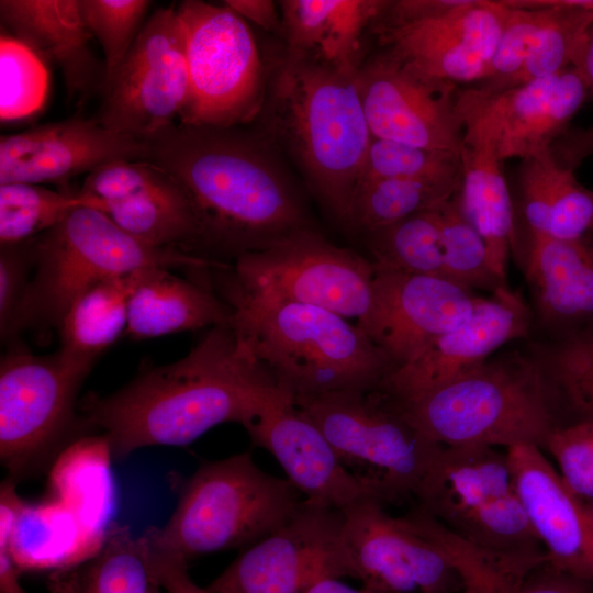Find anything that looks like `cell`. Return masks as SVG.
<instances>
[{"mask_svg": "<svg viewBox=\"0 0 593 593\" xmlns=\"http://www.w3.org/2000/svg\"><path fill=\"white\" fill-rule=\"evenodd\" d=\"M293 398L244 350L230 325L208 328L181 359L147 369L119 390L89 394L79 414L115 460L153 446H184L223 423L246 428Z\"/></svg>", "mask_w": 593, "mask_h": 593, "instance_id": "obj_1", "label": "cell"}, {"mask_svg": "<svg viewBox=\"0 0 593 593\" xmlns=\"http://www.w3.org/2000/svg\"><path fill=\"white\" fill-rule=\"evenodd\" d=\"M145 142L146 160L168 171L190 200L201 257L228 264L313 228L260 141L238 126L175 122Z\"/></svg>", "mask_w": 593, "mask_h": 593, "instance_id": "obj_2", "label": "cell"}, {"mask_svg": "<svg viewBox=\"0 0 593 593\" xmlns=\"http://www.w3.org/2000/svg\"><path fill=\"white\" fill-rule=\"evenodd\" d=\"M238 344L293 399L377 389L394 369L355 323L313 305L214 289Z\"/></svg>", "mask_w": 593, "mask_h": 593, "instance_id": "obj_3", "label": "cell"}, {"mask_svg": "<svg viewBox=\"0 0 593 593\" xmlns=\"http://www.w3.org/2000/svg\"><path fill=\"white\" fill-rule=\"evenodd\" d=\"M356 75L287 55L271 107L273 131L322 203L345 223L373 137Z\"/></svg>", "mask_w": 593, "mask_h": 593, "instance_id": "obj_4", "label": "cell"}, {"mask_svg": "<svg viewBox=\"0 0 593 593\" xmlns=\"http://www.w3.org/2000/svg\"><path fill=\"white\" fill-rule=\"evenodd\" d=\"M550 392L542 368L514 356L488 360L414 399L392 401L411 426L443 447L542 449L559 427Z\"/></svg>", "mask_w": 593, "mask_h": 593, "instance_id": "obj_5", "label": "cell"}, {"mask_svg": "<svg viewBox=\"0 0 593 593\" xmlns=\"http://www.w3.org/2000/svg\"><path fill=\"white\" fill-rule=\"evenodd\" d=\"M304 499L249 452L204 461L184 483L163 527L144 536L156 551L187 564L200 556L251 546L286 524Z\"/></svg>", "mask_w": 593, "mask_h": 593, "instance_id": "obj_6", "label": "cell"}, {"mask_svg": "<svg viewBox=\"0 0 593 593\" xmlns=\"http://www.w3.org/2000/svg\"><path fill=\"white\" fill-rule=\"evenodd\" d=\"M30 242L33 272L18 317V336L25 329L58 331L74 302L105 279L153 267L199 272L221 265L148 246L86 205Z\"/></svg>", "mask_w": 593, "mask_h": 593, "instance_id": "obj_7", "label": "cell"}, {"mask_svg": "<svg viewBox=\"0 0 593 593\" xmlns=\"http://www.w3.org/2000/svg\"><path fill=\"white\" fill-rule=\"evenodd\" d=\"M97 358L63 348L35 355L22 345L0 362V459L15 483L43 470L90 435L77 413Z\"/></svg>", "mask_w": 593, "mask_h": 593, "instance_id": "obj_8", "label": "cell"}, {"mask_svg": "<svg viewBox=\"0 0 593 593\" xmlns=\"http://www.w3.org/2000/svg\"><path fill=\"white\" fill-rule=\"evenodd\" d=\"M340 462L381 502L416 501L443 446L411 426L379 389L294 399Z\"/></svg>", "mask_w": 593, "mask_h": 593, "instance_id": "obj_9", "label": "cell"}, {"mask_svg": "<svg viewBox=\"0 0 593 593\" xmlns=\"http://www.w3.org/2000/svg\"><path fill=\"white\" fill-rule=\"evenodd\" d=\"M416 503L482 548L516 556L546 555L516 492L506 450L441 447Z\"/></svg>", "mask_w": 593, "mask_h": 593, "instance_id": "obj_10", "label": "cell"}, {"mask_svg": "<svg viewBox=\"0 0 593 593\" xmlns=\"http://www.w3.org/2000/svg\"><path fill=\"white\" fill-rule=\"evenodd\" d=\"M213 289L307 304L360 322L372 303L371 260L313 228L211 269Z\"/></svg>", "mask_w": 593, "mask_h": 593, "instance_id": "obj_11", "label": "cell"}, {"mask_svg": "<svg viewBox=\"0 0 593 593\" xmlns=\"http://www.w3.org/2000/svg\"><path fill=\"white\" fill-rule=\"evenodd\" d=\"M176 7L189 76L178 122L215 127L249 122L262 102V69L247 23L225 3L184 0Z\"/></svg>", "mask_w": 593, "mask_h": 593, "instance_id": "obj_12", "label": "cell"}, {"mask_svg": "<svg viewBox=\"0 0 593 593\" xmlns=\"http://www.w3.org/2000/svg\"><path fill=\"white\" fill-rule=\"evenodd\" d=\"M103 91L97 119L116 132L145 139L179 121L189 76L176 5L150 15Z\"/></svg>", "mask_w": 593, "mask_h": 593, "instance_id": "obj_13", "label": "cell"}, {"mask_svg": "<svg viewBox=\"0 0 593 593\" xmlns=\"http://www.w3.org/2000/svg\"><path fill=\"white\" fill-rule=\"evenodd\" d=\"M344 513L307 503L280 528L249 546L209 593H306L325 579L354 578L343 539Z\"/></svg>", "mask_w": 593, "mask_h": 593, "instance_id": "obj_14", "label": "cell"}, {"mask_svg": "<svg viewBox=\"0 0 593 593\" xmlns=\"http://www.w3.org/2000/svg\"><path fill=\"white\" fill-rule=\"evenodd\" d=\"M343 539L354 578L374 593H465L444 552L404 516L367 497L344 512Z\"/></svg>", "mask_w": 593, "mask_h": 593, "instance_id": "obj_15", "label": "cell"}, {"mask_svg": "<svg viewBox=\"0 0 593 593\" xmlns=\"http://www.w3.org/2000/svg\"><path fill=\"white\" fill-rule=\"evenodd\" d=\"M588 96L582 74L572 66L500 92L459 90L457 104L463 132L490 139L504 161L549 149Z\"/></svg>", "mask_w": 593, "mask_h": 593, "instance_id": "obj_16", "label": "cell"}, {"mask_svg": "<svg viewBox=\"0 0 593 593\" xmlns=\"http://www.w3.org/2000/svg\"><path fill=\"white\" fill-rule=\"evenodd\" d=\"M78 192L142 243L201 257L200 227L190 200L160 166L148 160L112 161L88 174Z\"/></svg>", "mask_w": 593, "mask_h": 593, "instance_id": "obj_17", "label": "cell"}, {"mask_svg": "<svg viewBox=\"0 0 593 593\" xmlns=\"http://www.w3.org/2000/svg\"><path fill=\"white\" fill-rule=\"evenodd\" d=\"M356 83L373 137L460 155L457 85L426 79L385 52L359 67Z\"/></svg>", "mask_w": 593, "mask_h": 593, "instance_id": "obj_18", "label": "cell"}, {"mask_svg": "<svg viewBox=\"0 0 593 593\" xmlns=\"http://www.w3.org/2000/svg\"><path fill=\"white\" fill-rule=\"evenodd\" d=\"M506 13L502 0H460L439 14L376 26V32L385 53L419 76L454 85L478 83L488 72Z\"/></svg>", "mask_w": 593, "mask_h": 593, "instance_id": "obj_19", "label": "cell"}, {"mask_svg": "<svg viewBox=\"0 0 593 593\" xmlns=\"http://www.w3.org/2000/svg\"><path fill=\"white\" fill-rule=\"evenodd\" d=\"M373 268L372 303L357 325L394 368L466 322L480 299L472 290L441 276L410 273L374 264Z\"/></svg>", "mask_w": 593, "mask_h": 593, "instance_id": "obj_20", "label": "cell"}, {"mask_svg": "<svg viewBox=\"0 0 593 593\" xmlns=\"http://www.w3.org/2000/svg\"><path fill=\"white\" fill-rule=\"evenodd\" d=\"M145 139L72 118L0 138V184L64 183L116 160H146Z\"/></svg>", "mask_w": 593, "mask_h": 593, "instance_id": "obj_21", "label": "cell"}, {"mask_svg": "<svg viewBox=\"0 0 593 593\" xmlns=\"http://www.w3.org/2000/svg\"><path fill=\"white\" fill-rule=\"evenodd\" d=\"M530 313L508 287L480 298L472 315L412 360L394 368L377 388L404 402L436 389L488 361L505 343L527 334Z\"/></svg>", "mask_w": 593, "mask_h": 593, "instance_id": "obj_22", "label": "cell"}, {"mask_svg": "<svg viewBox=\"0 0 593 593\" xmlns=\"http://www.w3.org/2000/svg\"><path fill=\"white\" fill-rule=\"evenodd\" d=\"M514 484L548 562L593 584V519L586 504L563 482L534 445L506 449Z\"/></svg>", "mask_w": 593, "mask_h": 593, "instance_id": "obj_23", "label": "cell"}, {"mask_svg": "<svg viewBox=\"0 0 593 593\" xmlns=\"http://www.w3.org/2000/svg\"><path fill=\"white\" fill-rule=\"evenodd\" d=\"M245 429L255 446L278 460L307 503L344 512L372 497L344 467L320 428L298 409L293 398L272 404Z\"/></svg>", "mask_w": 593, "mask_h": 593, "instance_id": "obj_24", "label": "cell"}, {"mask_svg": "<svg viewBox=\"0 0 593 593\" xmlns=\"http://www.w3.org/2000/svg\"><path fill=\"white\" fill-rule=\"evenodd\" d=\"M0 21L8 35L60 69L69 98L85 97L99 83L79 0H1Z\"/></svg>", "mask_w": 593, "mask_h": 593, "instance_id": "obj_25", "label": "cell"}, {"mask_svg": "<svg viewBox=\"0 0 593 593\" xmlns=\"http://www.w3.org/2000/svg\"><path fill=\"white\" fill-rule=\"evenodd\" d=\"M385 4L379 0L281 1L288 55L356 75L362 33Z\"/></svg>", "mask_w": 593, "mask_h": 593, "instance_id": "obj_26", "label": "cell"}, {"mask_svg": "<svg viewBox=\"0 0 593 593\" xmlns=\"http://www.w3.org/2000/svg\"><path fill=\"white\" fill-rule=\"evenodd\" d=\"M231 310L210 280L183 279L170 268L146 269L134 290L124 335L134 339L228 325Z\"/></svg>", "mask_w": 593, "mask_h": 593, "instance_id": "obj_27", "label": "cell"}, {"mask_svg": "<svg viewBox=\"0 0 593 593\" xmlns=\"http://www.w3.org/2000/svg\"><path fill=\"white\" fill-rule=\"evenodd\" d=\"M460 160V208L483 238L492 270L506 281L507 257L514 244V222L503 160L490 139L472 132H463Z\"/></svg>", "mask_w": 593, "mask_h": 593, "instance_id": "obj_28", "label": "cell"}, {"mask_svg": "<svg viewBox=\"0 0 593 593\" xmlns=\"http://www.w3.org/2000/svg\"><path fill=\"white\" fill-rule=\"evenodd\" d=\"M527 279L542 318L570 323L593 316V236H530Z\"/></svg>", "mask_w": 593, "mask_h": 593, "instance_id": "obj_29", "label": "cell"}, {"mask_svg": "<svg viewBox=\"0 0 593 593\" xmlns=\"http://www.w3.org/2000/svg\"><path fill=\"white\" fill-rule=\"evenodd\" d=\"M56 593H167L154 568L143 535L112 524L101 544L79 563L55 574Z\"/></svg>", "mask_w": 593, "mask_h": 593, "instance_id": "obj_30", "label": "cell"}, {"mask_svg": "<svg viewBox=\"0 0 593 593\" xmlns=\"http://www.w3.org/2000/svg\"><path fill=\"white\" fill-rule=\"evenodd\" d=\"M146 269L105 279L79 296L58 328L60 348L98 358L124 334L131 296Z\"/></svg>", "mask_w": 593, "mask_h": 593, "instance_id": "obj_31", "label": "cell"}, {"mask_svg": "<svg viewBox=\"0 0 593 593\" xmlns=\"http://www.w3.org/2000/svg\"><path fill=\"white\" fill-rule=\"evenodd\" d=\"M461 176L460 167L428 177L361 182L353 201L348 224L369 233L435 209L459 191Z\"/></svg>", "mask_w": 593, "mask_h": 593, "instance_id": "obj_32", "label": "cell"}, {"mask_svg": "<svg viewBox=\"0 0 593 593\" xmlns=\"http://www.w3.org/2000/svg\"><path fill=\"white\" fill-rule=\"evenodd\" d=\"M367 234L374 265L410 273L444 277L439 206Z\"/></svg>", "mask_w": 593, "mask_h": 593, "instance_id": "obj_33", "label": "cell"}, {"mask_svg": "<svg viewBox=\"0 0 593 593\" xmlns=\"http://www.w3.org/2000/svg\"><path fill=\"white\" fill-rule=\"evenodd\" d=\"M80 205L90 206L79 192L20 182L0 184V246L20 245L38 237Z\"/></svg>", "mask_w": 593, "mask_h": 593, "instance_id": "obj_34", "label": "cell"}, {"mask_svg": "<svg viewBox=\"0 0 593 593\" xmlns=\"http://www.w3.org/2000/svg\"><path fill=\"white\" fill-rule=\"evenodd\" d=\"M592 24L593 0H557L551 20L510 88L574 67Z\"/></svg>", "mask_w": 593, "mask_h": 593, "instance_id": "obj_35", "label": "cell"}, {"mask_svg": "<svg viewBox=\"0 0 593 593\" xmlns=\"http://www.w3.org/2000/svg\"><path fill=\"white\" fill-rule=\"evenodd\" d=\"M502 1L507 7L502 33L486 75L474 86L488 92L511 87L557 7V0Z\"/></svg>", "mask_w": 593, "mask_h": 593, "instance_id": "obj_36", "label": "cell"}, {"mask_svg": "<svg viewBox=\"0 0 593 593\" xmlns=\"http://www.w3.org/2000/svg\"><path fill=\"white\" fill-rule=\"evenodd\" d=\"M459 192V191H458ZM458 192L439 205L444 277L470 290L507 287L491 268L483 238L465 216Z\"/></svg>", "mask_w": 593, "mask_h": 593, "instance_id": "obj_37", "label": "cell"}, {"mask_svg": "<svg viewBox=\"0 0 593 593\" xmlns=\"http://www.w3.org/2000/svg\"><path fill=\"white\" fill-rule=\"evenodd\" d=\"M48 74L44 60L22 42L1 33L0 118L9 122L26 118L44 104Z\"/></svg>", "mask_w": 593, "mask_h": 593, "instance_id": "obj_38", "label": "cell"}, {"mask_svg": "<svg viewBox=\"0 0 593 593\" xmlns=\"http://www.w3.org/2000/svg\"><path fill=\"white\" fill-rule=\"evenodd\" d=\"M150 5L147 0H79L82 19L103 51L104 82L131 49Z\"/></svg>", "mask_w": 593, "mask_h": 593, "instance_id": "obj_39", "label": "cell"}, {"mask_svg": "<svg viewBox=\"0 0 593 593\" xmlns=\"http://www.w3.org/2000/svg\"><path fill=\"white\" fill-rule=\"evenodd\" d=\"M460 167L459 154L372 137L359 184L379 179L428 177Z\"/></svg>", "mask_w": 593, "mask_h": 593, "instance_id": "obj_40", "label": "cell"}, {"mask_svg": "<svg viewBox=\"0 0 593 593\" xmlns=\"http://www.w3.org/2000/svg\"><path fill=\"white\" fill-rule=\"evenodd\" d=\"M552 383L579 421L593 422V329L569 338L551 358Z\"/></svg>", "mask_w": 593, "mask_h": 593, "instance_id": "obj_41", "label": "cell"}, {"mask_svg": "<svg viewBox=\"0 0 593 593\" xmlns=\"http://www.w3.org/2000/svg\"><path fill=\"white\" fill-rule=\"evenodd\" d=\"M545 449L558 465L567 486L584 502L593 500V422L557 427Z\"/></svg>", "mask_w": 593, "mask_h": 593, "instance_id": "obj_42", "label": "cell"}, {"mask_svg": "<svg viewBox=\"0 0 593 593\" xmlns=\"http://www.w3.org/2000/svg\"><path fill=\"white\" fill-rule=\"evenodd\" d=\"M574 169L560 164L550 209L548 236L577 239L593 233V190L580 184Z\"/></svg>", "mask_w": 593, "mask_h": 593, "instance_id": "obj_43", "label": "cell"}, {"mask_svg": "<svg viewBox=\"0 0 593 593\" xmlns=\"http://www.w3.org/2000/svg\"><path fill=\"white\" fill-rule=\"evenodd\" d=\"M523 160L519 186L524 216L530 236H548L550 209L560 163L550 148Z\"/></svg>", "mask_w": 593, "mask_h": 593, "instance_id": "obj_44", "label": "cell"}, {"mask_svg": "<svg viewBox=\"0 0 593 593\" xmlns=\"http://www.w3.org/2000/svg\"><path fill=\"white\" fill-rule=\"evenodd\" d=\"M33 272L31 242L1 247L0 333L2 342L14 343L16 323Z\"/></svg>", "mask_w": 593, "mask_h": 593, "instance_id": "obj_45", "label": "cell"}, {"mask_svg": "<svg viewBox=\"0 0 593 593\" xmlns=\"http://www.w3.org/2000/svg\"><path fill=\"white\" fill-rule=\"evenodd\" d=\"M512 593H593V584L569 575L545 560Z\"/></svg>", "mask_w": 593, "mask_h": 593, "instance_id": "obj_46", "label": "cell"}, {"mask_svg": "<svg viewBox=\"0 0 593 593\" xmlns=\"http://www.w3.org/2000/svg\"><path fill=\"white\" fill-rule=\"evenodd\" d=\"M149 549L154 568L167 593H209L192 581L188 572L189 564L156 551L150 546Z\"/></svg>", "mask_w": 593, "mask_h": 593, "instance_id": "obj_47", "label": "cell"}, {"mask_svg": "<svg viewBox=\"0 0 593 593\" xmlns=\"http://www.w3.org/2000/svg\"><path fill=\"white\" fill-rule=\"evenodd\" d=\"M550 149L560 164L574 169L584 157L593 153V127L566 132Z\"/></svg>", "mask_w": 593, "mask_h": 593, "instance_id": "obj_48", "label": "cell"}, {"mask_svg": "<svg viewBox=\"0 0 593 593\" xmlns=\"http://www.w3.org/2000/svg\"><path fill=\"white\" fill-rule=\"evenodd\" d=\"M224 3L239 16L254 22L266 31H272L281 24L277 5L268 0H226Z\"/></svg>", "mask_w": 593, "mask_h": 593, "instance_id": "obj_49", "label": "cell"}, {"mask_svg": "<svg viewBox=\"0 0 593 593\" xmlns=\"http://www.w3.org/2000/svg\"><path fill=\"white\" fill-rule=\"evenodd\" d=\"M574 67L582 74L589 94L593 97V24L589 30L583 51Z\"/></svg>", "mask_w": 593, "mask_h": 593, "instance_id": "obj_50", "label": "cell"}, {"mask_svg": "<svg viewBox=\"0 0 593 593\" xmlns=\"http://www.w3.org/2000/svg\"><path fill=\"white\" fill-rule=\"evenodd\" d=\"M306 593H374L373 591L361 588H351L339 579H325L314 584Z\"/></svg>", "mask_w": 593, "mask_h": 593, "instance_id": "obj_51", "label": "cell"}, {"mask_svg": "<svg viewBox=\"0 0 593 593\" xmlns=\"http://www.w3.org/2000/svg\"><path fill=\"white\" fill-rule=\"evenodd\" d=\"M586 504V507H588V511L593 519V500L589 501V502H585Z\"/></svg>", "mask_w": 593, "mask_h": 593, "instance_id": "obj_52", "label": "cell"}, {"mask_svg": "<svg viewBox=\"0 0 593 593\" xmlns=\"http://www.w3.org/2000/svg\"><path fill=\"white\" fill-rule=\"evenodd\" d=\"M591 235L593 236V233Z\"/></svg>", "mask_w": 593, "mask_h": 593, "instance_id": "obj_53", "label": "cell"}]
</instances>
